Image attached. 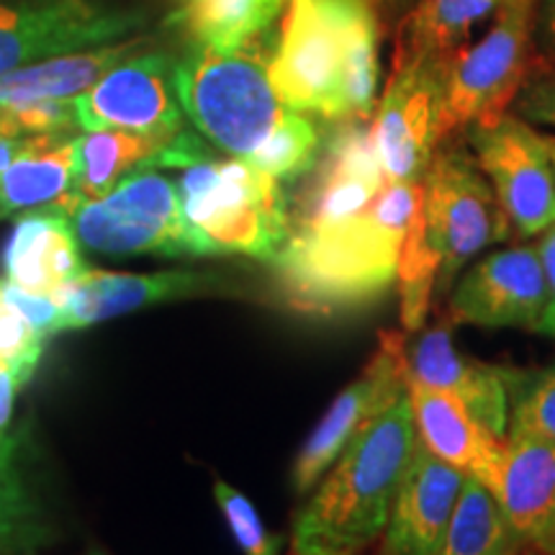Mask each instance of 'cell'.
Masks as SVG:
<instances>
[{
    "instance_id": "1",
    "label": "cell",
    "mask_w": 555,
    "mask_h": 555,
    "mask_svg": "<svg viewBox=\"0 0 555 555\" xmlns=\"http://www.w3.org/2000/svg\"><path fill=\"white\" fill-rule=\"evenodd\" d=\"M268 75L283 106L327 121H371L378 103V21L371 0H288Z\"/></svg>"
},
{
    "instance_id": "2",
    "label": "cell",
    "mask_w": 555,
    "mask_h": 555,
    "mask_svg": "<svg viewBox=\"0 0 555 555\" xmlns=\"http://www.w3.org/2000/svg\"><path fill=\"white\" fill-rule=\"evenodd\" d=\"M422 206V183H388L365 211L339 224L288 232L273 266L298 309L332 314L363 307L397 283L409 227Z\"/></svg>"
},
{
    "instance_id": "3",
    "label": "cell",
    "mask_w": 555,
    "mask_h": 555,
    "mask_svg": "<svg viewBox=\"0 0 555 555\" xmlns=\"http://www.w3.org/2000/svg\"><path fill=\"white\" fill-rule=\"evenodd\" d=\"M416 446L409 397L352 437L296 512L288 555H360L384 535Z\"/></svg>"
},
{
    "instance_id": "4",
    "label": "cell",
    "mask_w": 555,
    "mask_h": 555,
    "mask_svg": "<svg viewBox=\"0 0 555 555\" xmlns=\"http://www.w3.org/2000/svg\"><path fill=\"white\" fill-rule=\"evenodd\" d=\"M191 258L247 255L275 260L291 232V214L281 180L242 157L208 155L178 178Z\"/></svg>"
},
{
    "instance_id": "5",
    "label": "cell",
    "mask_w": 555,
    "mask_h": 555,
    "mask_svg": "<svg viewBox=\"0 0 555 555\" xmlns=\"http://www.w3.org/2000/svg\"><path fill=\"white\" fill-rule=\"evenodd\" d=\"M268 62L255 44L237 52L196 44L176 62L183 114L201 137L229 157L253 159L288 114L270 82Z\"/></svg>"
},
{
    "instance_id": "6",
    "label": "cell",
    "mask_w": 555,
    "mask_h": 555,
    "mask_svg": "<svg viewBox=\"0 0 555 555\" xmlns=\"http://www.w3.org/2000/svg\"><path fill=\"white\" fill-rule=\"evenodd\" d=\"M509 234V219L474 152L448 137L422 178L420 208V240L437 270V294L450 291L470 260Z\"/></svg>"
},
{
    "instance_id": "7",
    "label": "cell",
    "mask_w": 555,
    "mask_h": 555,
    "mask_svg": "<svg viewBox=\"0 0 555 555\" xmlns=\"http://www.w3.org/2000/svg\"><path fill=\"white\" fill-rule=\"evenodd\" d=\"M538 0H506L476 44L450 54L442 103V137L486 127L509 114L535 65Z\"/></svg>"
},
{
    "instance_id": "8",
    "label": "cell",
    "mask_w": 555,
    "mask_h": 555,
    "mask_svg": "<svg viewBox=\"0 0 555 555\" xmlns=\"http://www.w3.org/2000/svg\"><path fill=\"white\" fill-rule=\"evenodd\" d=\"M69 224L82 249L106 258L191 255L176 183L152 168L131 172L103 198L80 204Z\"/></svg>"
},
{
    "instance_id": "9",
    "label": "cell",
    "mask_w": 555,
    "mask_h": 555,
    "mask_svg": "<svg viewBox=\"0 0 555 555\" xmlns=\"http://www.w3.org/2000/svg\"><path fill=\"white\" fill-rule=\"evenodd\" d=\"M448 60L393 54L391 78L371 116V137L388 183H422L442 137Z\"/></svg>"
},
{
    "instance_id": "10",
    "label": "cell",
    "mask_w": 555,
    "mask_h": 555,
    "mask_svg": "<svg viewBox=\"0 0 555 555\" xmlns=\"http://www.w3.org/2000/svg\"><path fill=\"white\" fill-rule=\"evenodd\" d=\"M144 24L142 11L95 0H5L0 3V78L57 54L116 44Z\"/></svg>"
},
{
    "instance_id": "11",
    "label": "cell",
    "mask_w": 555,
    "mask_h": 555,
    "mask_svg": "<svg viewBox=\"0 0 555 555\" xmlns=\"http://www.w3.org/2000/svg\"><path fill=\"white\" fill-rule=\"evenodd\" d=\"M466 139L519 237H540L555 224V168L545 134L519 114H504L470 127Z\"/></svg>"
},
{
    "instance_id": "12",
    "label": "cell",
    "mask_w": 555,
    "mask_h": 555,
    "mask_svg": "<svg viewBox=\"0 0 555 555\" xmlns=\"http://www.w3.org/2000/svg\"><path fill=\"white\" fill-rule=\"evenodd\" d=\"M409 365L406 343L397 332H384L376 352L360 371V376L345 386L324 412L319 425L298 450L294 468H291V486L296 494H307L314 489L319 478L327 474L332 463L343 455L365 425L393 406L406 393Z\"/></svg>"
},
{
    "instance_id": "13",
    "label": "cell",
    "mask_w": 555,
    "mask_h": 555,
    "mask_svg": "<svg viewBox=\"0 0 555 555\" xmlns=\"http://www.w3.org/2000/svg\"><path fill=\"white\" fill-rule=\"evenodd\" d=\"M82 131L124 129L172 139L183 131L176 60L163 52L127 57L73 101Z\"/></svg>"
},
{
    "instance_id": "14",
    "label": "cell",
    "mask_w": 555,
    "mask_h": 555,
    "mask_svg": "<svg viewBox=\"0 0 555 555\" xmlns=\"http://www.w3.org/2000/svg\"><path fill=\"white\" fill-rule=\"evenodd\" d=\"M551 301L553 291L538 247H509L486 255L453 283L450 317L455 324L535 332Z\"/></svg>"
},
{
    "instance_id": "15",
    "label": "cell",
    "mask_w": 555,
    "mask_h": 555,
    "mask_svg": "<svg viewBox=\"0 0 555 555\" xmlns=\"http://www.w3.org/2000/svg\"><path fill=\"white\" fill-rule=\"evenodd\" d=\"M376 144L367 121H337L322 155L314 165V178L298 198L291 217V232H307L347 221L365 211L384 191Z\"/></svg>"
},
{
    "instance_id": "16",
    "label": "cell",
    "mask_w": 555,
    "mask_h": 555,
    "mask_svg": "<svg viewBox=\"0 0 555 555\" xmlns=\"http://www.w3.org/2000/svg\"><path fill=\"white\" fill-rule=\"evenodd\" d=\"M466 474L429 453L416 437L384 530V555H435L461 502Z\"/></svg>"
},
{
    "instance_id": "17",
    "label": "cell",
    "mask_w": 555,
    "mask_h": 555,
    "mask_svg": "<svg viewBox=\"0 0 555 555\" xmlns=\"http://www.w3.org/2000/svg\"><path fill=\"white\" fill-rule=\"evenodd\" d=\"M406 365L414 380L453 393L491 435L506 440L509 388L504 367L466 356L448 327L425 330L412 339L406 345Z\"/></svg>"
},
{
    "instance_id": "18",
    "label": "cell",
    "mask_w": 555,
    "mask_h": 555,
    "mask_svg": "<svg viewBox=\"0 0 555 555\" xmlns=\"http://www.w3.org/2000/svg\"><path fill=\"white\" fill-rule=\"evenodd\" d=\"M406 397L412 404L416 437L429 453L494 491L504 461V440L486 429L461 399L442 388L409 376Z\"/></svg>"
},
{
    "instance_id": "19",
    "label": "cell",
    "mask_w": 555,
    "mask_h": 555,
    "mask_svg": "<svg viewBox=\"0 0 555 555\" xmlns=\"http://www.w3.org/2000/svg\"><path fill=\"white\" fill-rule=\"evenodd\" d=\"M211 278L189 270L168 273H108V270H86L73 286L60 294V332L82 330L90 324L131 314V311L155 307V304L178 301L204 294Z\"/></svg>"
},
{
    "instance_id": "20",
    "label": "cell",
    "mask_w": 555,
    "mask_h": 555,
    "mask_svg": "<svg viewBox=\"0 0 555 555\" xmlns=\"http://www.w3.org/2000/svg\"><path fill=\"white\" fill-rule=\"evenodd\" d=\"M491 494L519 545L551 551L555 543V442L506 435L502 470Z\"/></svg>"
},
{
    "instance_id": "21",
    "label": "cell",
    "mask_w": 555,
    "mask_h": 555,
    "mask_svg": "<svg viewBox=\"0 0 555 555\" xmlns=\"http://www.w3.org/2000/svg\"><path fill=\"white\" fill-rule=\"evenodd\" d=\"M3 268L16 286L54 298L90 270L80 255V242L69 217L52 211L18 217L5 242Z\"/></svg>"
},
{
    "instance_id": "22",
    "label": "cell",
    "mask_w": 555,
    "mask_h": 555,
    "mask_svg": "<svg viewBox=\"0 0 555 555\" xmlns=\"http://www.w3.org/2000/svg\"><path fill=\"white\" fill-rule=\"evenodd\" d=\"M75 201V137L39 134L0 172V219L24 214H69Z\"/></svg>"
},
{
    "instance_id": "23",
    "label": "cell",
    "mask_w": 555,
    "mask_h": 555,
    "mask_svg": "<svg viewBox=\"0 0 555 555\" xmlns=\"http://www.w3.org/2000/svg\"><path fill=\"white\" fill-rule=\"evenodd\" d=\"M139 41L93 47L34 62L0 78V108L44 101H75L99 82L111 67L131 57Z\"/></svg>"
},
{
    "instance_id": "24",
    "label": "cell",
    "mask_w": 555,
    "mask_h": 555,
    "mask_svg": "<svg viewBox=\"0 0 555 555\" xmlns=\"http://www.w3.org/2000/svg\"><path fill=\"white\" fill-rule=\"evenodd\" d=\"M172 139L124 129H99L75 137V201L78 206L103 198L131 172L155 168L157 157Z\"/></svg>"
},
{
    "instance_id": "25",
    "label": "cell",
    "mask_w": 555,
    "mask_h": 555,
    "mask_svg": "<svg viewBox=\"0 0 555 555\" xmlns=\"http://www.w3.org/2000/svg\"><path fill=\"white\" fill-rule=\"evenodd\" d=\"M506 0H416L401 21L393 54H450L466 44L470 31L496 16Z\"/></svg>"
},
{
    "instance_id": "26",
    "label": "cell",
    "mask_w": 555,
    "mask_h": 555,
    "mask_svg": "<svg viewBox=\"0 0 555 555\" xmlns=\"http://www.w3.org/2000/svg\"><path fill=\"white\" fill-rule=\"evenodd\" d=\"M519 540L506 522L496 496L466 476L461 502L435 555H517Z\"/></svg>"
},
{
    "instance_id": "27",
    "label": "cell",
    "mask_w": 555,
    "mask_h": 555,
    "mask_svg": "<svg viewBox=\"0 0 555 555\" xmlns=\"http://www.w3.org/2000/svg\"><path fill=\"white\" fill-rule=\"evenodd\" d=\"M283 5L286 0H189L185 18L196 44L237 52L255 44L273 26Z\"/></svg>"
},
{
    "instance_id": "28",
    "label": "cell",
    "mask_w": 555,
    "mask_h": 555,
    "mask_svg": "<svg viewBox=\"0 0 555 555\" xmlns=\"http://www.w3.org/2000/svg\"><path fill=\"white\" fill-rule=\"evenodd\" d=\"M322 134L307 114L288 108L268 142L255 152L249 163L258 165L275 180H296L314 170L322 155Z\"/></svg>"
},
{
    "instance_id": "29",
    "label": "cell",
    "mask_w": 555,
    "mask_h": 555,
    "mask_svg": "<svg viewBox=\"0 0 555 555\" xmlns=\"http://www.w3.org/2000/svg\"><path fill=\"white\" fill-rule=\"evenodd\" d=\"M509 388V429L506 435H530L555 442V363L535 371L504 367Z\"/></svg>"
},
{
    "instance_id": "30",
    "label": "cell",
    "mask_w": 555,
    "mask_h": 555,
    "mask_svg": "<svg viewBox=\"0 0 555 555\" xmlns=\"http://www.w3.org/2000/svg\"><path fill=\"white\" fill-rule=\"evenodd\" d=\"M214 499L232 532L234 543L245 555H281L283 540L268 530L255 504L227 481L214 483Z\"/></svg>"
},
{
    "instance_id": "31",
    "label": "cell",
    "mask_w": 555,
    "mask_h": 555,
    "mask_svg": "<svg viewBox=\"0 0 555 555\" xmlns=\"http://www.w3.org/2000/svg\"><path fill=\"white\" fill-rule=\"evenodd\" d=\"M41 352H44V337H39L31 324L0 298V365L9 367L24 386L37 371Z\"/></svg>"
},
{
    "instance_id": "32",
    "label": "cell",
    "mask_w": 555,
    "mask_h": 555,
    "mask_svg": "<svg viewBox=\"0 0 555 555\" xmlns=\"http://www.w3.org/2000/svg\"><path fill=\"white\" fill-rule=\"evenodd\" d=\"M37 504L24 481L16 463L0 461V543L13 545L37 522Z\"/></svg>"
},
{
    "instance_id": "33",
    "label": "cell",
    "mask_w": 555,
    "mask_h": 555,
    "mask_svg": "<svg viewBox=\"0 0 555 555\" xmlns=\"http://www.w3.org/2000/svg\"><path fill=\"white\" fill-rule=\"evenodd\" d=\"M515 108L522 119L555 129V62L547 57L535 60L519 88Z\"/></svg>"
},
{
    "instance_id": "34",
    "label": "cell",
    "mask_w": 555,
    "mask_h": 555,
    "mask_svg": "<svg viewBox=\"0 0 555 555\" xmlns=\"http://www.w3.org/2000/svg\"><path fill=\"white\" fill-rule=\"evenodd\" d=\"M0 298H3L11 309H16L18 314L31 324V330L37 332L39 337L50 339L52 335H57L60 301L54 296L34 294V291H26L16 286V283L5 281L0 283Z\"/></svg>"
},
{
    "instance_id": "35",
    "label": "cell",
    "mask_w": 555,
    "mask_h": 555,
    "mask_svg": "<svg viewBox=\"0 0 555 555\" xmlns=\"http://www.w3.org/2000/svg\"><path fill=\"white\" fill-rule=\"evenodd\" d=\"M21 384L5 365H0V461H13L18 450V435L13 433V404Z\"/></svg>"
},
{
    "instance_id": "36",
    "label": "cell",
    "mask_w": 555,
    "mask_h": 555,
    "mask_svg": "<svg viewBox=\"0 0 555 555\" xmlns=\"http://www.w3.org/2000/svg\"><path fill=\"white\" fill-rule=\"evenodd\" d=\"M535 47L543 57H555V0H538Z\"/></svg>"
},
{
    "instance_id": "37",
    "label": "cell",
    "mask_w": 555,
    "mask_h": 555,
    "mask_svg": "<svg viewBox=\"0 0 555 555\" xmlns=\"http://www.w3.org/2000/svg\"><path fill=\"white\" fill-rule=\"evenodd\" d=\"M29 142H31V137L13 134V131L0 129V172L9 168V165L21 155V152L29 147Z\"/></svg>"
},
{
    "instance_id": "38",
    "label": "cell",
    "mask_w": 555,
    "mask_h": 555,
    "mask_svg": "<svg viewBox=\"0 0 555 555\" xmlns=\"http://www.w3.org/2000/svg\"><path fill=\"white\" fill-rule=\"evenodd\" d=\"M538 255H540V262H543L547 283H551V291H553V298H555V224L547 227L545 232L540 234Z\"/></svg>"
},
{
    "instance_id": "39",
    "label": "cell",
    "mask_w": 555,
    "mask_h": 555,
    "mask_svg": "<svg viewBox=\"0 0 555 555\" xmlns=\"http://www.w3.org/2000/svg\"><path fill=\"white\" fill-rule=\"evenodd\" d=\"M535 332H540V335H547V337L555 339V298H553L551 304H547L545 314L540 317Z\"/></svg>"
},
{
    "instance_id": "40",
    "label": "cell",
    "mask_w": 555,
    "mask_h": 555,
    "mask_svg": "<svg viewBox=\"0 0 555 555\" xmlns=\"http://www.w3.org/2000/svg\"><path fill=\"white\" fill-rule=\"evenodd\" d=\"M371 3H373V9H380L386 13H399L404 9H412L416 0H371Z\"/></svg>"
},
{
    "instance_id": "41",
    "label": "cell",
    "mask_w": 555,
    "mask_h": 555,
    "mask_svg": "<svg viewBox=\"0 0 555 555\" xmlns=\"http://www.w3.org/2000/svg\"><path fill=\"white\" fill-rule=\"evenodd\" d=\"M545 144H547V152H551L553 168H555V137H545Z\"/></svg>"
},
{
    "instance_id": "42",
    "label": "cell",
    "mask_w": 555,
    "mask_h": 555,
    "mask_svg": "<svg viewBox=\"0 0 555 555\" xmlns=\"http://www.w3.org/2000/svg\"><path fill=\"white\" fill-rule=\"evenodd\" d=\"M545 555H555V543H553V547H551V551H547Z\"/></svg>"
},
{
    "instance_id": "43",
    "label": "cell",
    "mask_w": 555,
    "mask_h": 555,
    "mask_svg": "<svg viewBox=\"0 0 555 555\" xmlns=\"http://www.w3.org/2000/svg\"><path fill=\"white\" fill-rule=\"evenodd\" d=\"M5 547H9V545H5V543H0V551H5Z\"/></svg>"
},
{
    "instance_id": "44",
    "label": "cell",
    "mask_w": 555,
    "mask_h": 555,
    "mask_svg": "<svg viewBox=\"0 0 555 555\" xmlns=\"http://www.w3.org/2000/svg\"><path fill=\"white\" fill-rule=\"evenodd\" d=\"M90 555H103V553H90Z\"/></svg>"
},
{
    "instance_id": "45",
    "label": "cell",
    "mask_w": 555,
    "mask_h": 555,
    "mask_svg": "<svg viewBox=\"0 0 555 555\" xmlns=\"http://www.w3.org/2000/svg\"><path fill=\"white\" fill-rule=\"evenodd\" d=\"M547 60H553V62H555V57H547Z\"/></svg>"
}]
</instances>
